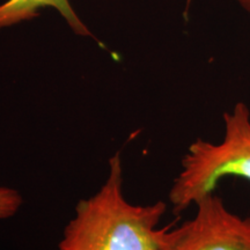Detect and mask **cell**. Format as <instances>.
Returning <instances> with one entry per match:
<instances>
[{
  "instance_id": "5b68a950",
  "label": "cell",
  "mask_w": 250,
  "mask_h": 250,
  "mask_svg": "<svg viewBox=\"0 0 250 250\" xmlns=\"http://www.w3.org/2000/svg\"><path fill=\"white\" fill-rule=\"evenodd\" d=\"M22 203V197L17 190L7 187H0V219L13 217Z\"/></svg>"
},
{
  "instance_id": "6da1fadb",
  "label": "cell",
  "mask_w": 250,
  "mask_h": 250,
  "mask_svg": "<svg viewBox=\"0 0 250 250\" xmlns=\"http://www.w3.org/2000/svg\"><path fill=\"white\" fill-rule=\"evenodd\" d=\"M166 211L162 201L149 205L126 201L121 153L116 152L99 191L77 204L59 250H160L167 227L159 228V224Z\"/></svg>"
},
{
  "instance_id": "8992f818",
  "label": "cell",
  "mask_w": 250,
  "mask_h": 250,
  "mask_svg": "<svg viewBox=\"0 0 250 250\" xmlns=\"http://www.w3.org/2000/svg\"><path fill=\"white\" fill-rule=\"evenodd\" d=\"M240 5L242 6L243 9H246L248 13H250V0H236ZM190 2V0H188V4Z\"/></svg>"
},
{
  "instance_id": "7a4b0ae2",
  "label": "cell",
  "mask_w": 250,
  "mask_h": 250,
  "mask_svg": "<svg viewBox=\"0 0 250 250\" xmlns=\"http://www.w3.org/2000/svg\"><path fill=\"white\" fill-rule=\"evenodd\" d=\"M225 134L220 143L197 139L188 148L182 169L174 180L169 202L181 213L208 192L219 181L234 176L250 181V109L237 102L224 114Z\"/></svg>"
},
{
  "instance_id": "277c9868",
  "label": "cell",
  "mask_w": 250,
  "mask_h": 250,
  "mask_svg": "<svg viewBox=\"0 0 250 250\" xmlns=\"http://www.w3.org/2000/svg\"><path fill=\"white\" fill-rule=\"evenodd\" d=\"M43 7L57 9L78 35H92L88 28L74 13L68 0H7L0 5V29L36 18L39 15V9Z\"/></svg>"
},
{
  "instance_id": "3957f363",
  "label": "cell",
  "mask_w": 250,
  "mask_h": 250,
  "mask_svg": "<svg viewBox=\"0 0 250 250\" xmlns=\"http://www.w3.org/2000/svg\"><path fill=\"white\" fill-rule=\"evenodd\" d=\"M195 205L192 219L174 228L167 226L160 250H250V217L228 210L214 191Z\"/></svg>"
}]
</instances>
